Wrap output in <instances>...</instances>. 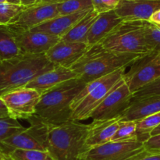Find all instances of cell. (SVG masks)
<instances>
[{"mask_svg":"<svg viewBox=\"0 0 160 160\" xmlns=\"http://www.w3.org/2000/svg\"><path fill=\"white\" fill-rule=\"evenodd\" d=\"M140 56L109 51L97 44L88 48L70 69L76 73L78 79L88 84L120 69L130 67Z\"/></svg>","mask_w":160,"mask_h":160,"instance_id":"obj_1","label":"cell"},{"mask_svg":"<svg viewBox=\"0 0 160 160\" xmlns=\"http://www.w3.org/2000/svg\"><path fill=\"white\" fill-rule=\"evenodd\" d=\"M55 66L45 54H21L0 63V97L20 88L26 87L39 75Z\"/></svg>","mask_w":160,"mask_h":160,"instance_id":"obj_2","label":"cell"},{"mask_svg":"<svg viewBox=\"0 0 160 160\" xmlns=\"http://www.w3.org/2000/svg\"><path fill=\"white\" fill-rule=\"evenodd\" d=\"M78 78L70 80L42 94L35 116L48 124L56 125L70 120L71 103L86 86Z\"/></svg>","mask_w":160,"mask_h":160,"instance_id":"obj_3","label":"cell"},{"mask_svg":"<svg viewBox=\"0 0 160 160\" xmlns=\"http://www.w3.org/2000/svg\"><path fill=\"white\" fill-rule=\"evenodd\" d=\"M46 124L47 147L52 157L55 160H79L84 152L89 124L73 120L61 124Z\"/></svg>","mask_w":160,"mask_h":160,"instance_id":"obj_4","label":"cell"},{"mask_svg":"<svg viewBox=\"0 0 160 160\" xmlns=\"http://www.w3.org/2000/svg\"><path fill=\"white\" fill-rule=\"evenodd\" d=\"M127 68H122L103 78L88 83L71 103L70 120L81 122L91 114L123 79Z\"/></svg>","mask_w":160,"mask_h":160,"instance_id":"obj_5","label":"cell"},{"mask_svg":"<svg viewBox=\"0 0 160 160\" xmlns=\"http://www.w3.org/2000/svg\"><path fill=\"white\" fill-rule=\"evenodd\" d=\"M146 22L142 20H123L98 44L103 48L116 52L138 56L147 54L152 51L145 40V28Z\"/></svg>","mask_w":160,"mask_h":160,"instance_id":"obj_6","label":"cell"},{"mask_svg":"<svg viewBox=\"0 0 160 160\" xmlns=\"http://www.w3.org/2000/svg\"><path fill=\"white\" fill-rule=\"evenodd\" d=\"M28 121L31 123L29 128L0 142V152L7 155L14 150L48 152L46 123L35 116L28 119Z\"/></svg>","mask_w":160,"mask_h":160,"instance_id":"obj_7","label":"cell"},{"mask_svg":"<svg viewBox=\"0 0 160 160\" xmlns=\"http://www.w3.org/2000/svg\"><path fill=\"white\" fill-rule=\"evenodd\" d=\"M160 78V52L152 51L141 56L125 72L123 80L133 95Z\"/></svg>","mask_w":160,"mask_h":160,"instance_id":"obj_8","label":"cell"},{"mask_svg":"<svg viewBox=\"0 0 160 160\" xmlns=\"http://www.w3.org/2000/svg\"><path fill=\"white\" fill-rule=\"evenodd\" d=\"M41 97L42 94L38 91L23 87L2 95L1 98L4 102L11 118L28 120L35 114L36 107Z\"/></svg>","mask_w":160,"mask_h":160,"instance_id":"obj_9","label":"cell"},{"mask_svg":"<svg viewBox=\"0 0 160 160\" xmlns=\"http://www.w3.org/2000/svg\"><path fill=\"white\" fill-rule=\"evenodd\" d=\"M133 97L134 95L123 78L102 102L92 112L90 118L93 120H105L121 117L129 107Z\"/></svg>","mask_w":160,"mask_h":160,"instance_id":"obj_10","label":"cell"},{"mask_svg":"<svg viewBox=\"0 0 160 160\" xmlns=\"http://www.w3.org/2000/svg\"><path fill=\"white\" fill-rule=\"evenodd\" d=\"M144 143L135 142H110L86 150L79 160H128L144 151Z\"/></svg>","mask_w":160,"mask_h":160,"instance_id":"obj_11","label":"cell"},{"mask_svg":"<svg viewBox=\"0 0 160 160\" xmlns=\"http://www.w3.org/2000/svg\"><path fill=\"white\" fill-rule=\"evenodd\" d=\"M7 28L13 33L21 54H45L60 40L57 36L32 30L14 29L8 26Z\"/></svg>","mask_w":160,"mask_h":160,"instance_id":"obj_12","label":"cell"},{"mask_svg":"<svg viewBox=\"0 0 160 160\" xmlns=\"http://www.w3.org/2000/svg\"><path fill=\"white\" fill-rule=\"evenodd\" d=\"M58 3H39L25 8L7 25L9 28L20 30H31L59 16Z\"/></svg>","mask_w":160,"mask_h":160,"instance_id":"obj_13","label":"cell"},{"mask_svg":"<svg viewBox=\"0 0 160 160\" xmlns=\"http://www.w3.org/2000/svg\"><path fill=\"white\" fill-rule=\"evenodd\" d=\"M88 47L81 42H67L59 40L45 56L55 67L71 68L81 56L85 53Z\"/></svg>","mask_w":160,"mask_h":160,"instance_id":"obj_14","label":"cell"},{"mask_svg":"<svg viewBox=\"0 0 160 160\" xmlns=\"http://www.w3.org/2000/svg\"><path fill=\"white\" fill-rule=\"evenodd\" d=\"M159 9L160 0H120L115 11L123 21H148Z\"/></svg>","mask_w":160,"mask_h":160,"instance_id":"obj_15","label":"cell"},{"mask_svg":"<svg viewBox=\"0 0 160 160\" xmlns=\"http://www.w3.org/2000/svg\"><path fill=\"white\" fill-rule=\"evenodd\" d=\"M121 120L122 116L111 120H93L89 124L84 152L110 142L118 129Z\"/></svg>","mask_w":160,"mask_h":160,"instance_id":"obj_16","label":"cell"},{"mask_svg":"<svg viewBox=\"0 0 160 160\" xmlns=\"http://www.w3.org/2000/svg\"><path fill=\"white\" fill-rule=\"evenodd\" d=\"M75 78H78V76L70 68L55 67L34 78L26 87L34 89L42 95L62 83Z\"/></svg>","mask_w":160,"mask_h":160,"instance_id":"obj_17","label":"cell"},{"mask_svg":"<svg viewBox=\"0 0 160 160\" xmlns=\"http://www.w3.org/2000/svg\"><path fill=\"white\" fill-rule=\"evenodd\" d=\"M92 9H87L69 15H59L31 30L61 38L65 35L80 20L85 17Z\"/></svg>","mask_w":160,"mask_h":160,"instance_id":"obj_18","label":"cell"},{"mask_svg":"<svg viewBox=\"0 0 160 160\" xmlns=\"http://www.w3.org/2000/svg\"><path fill=\"white\" fill-rule=\"evenodd\" d=\"M160 112V95L133 98L129 107L122 115V121H138Z\"/></svg>","mask_w":160,"mask_h":160,"instance_id":"obj_19","label":"cell"},{"mask_svg":"<svg viewBox=\"0 0 160 160\" xmlns=\"http://www.w3.org/2000/svg\"><path fill=\"white\" fill-rule=\"evenodd\" d=\"M123 21L115 10L100 13L91 28L87 38L88 48L99 43L117 25Z\"/></svg>","mask_w":160,"mask_h":160,"instance_id":"obj_20","label":"cell"},{"mask_svg":"<svg viewBox=\"0 0 160 160\" xmlns=\"http://www.w3.org/2000/svg\"><path fill=\"white\" fill-rule=\"evenodd\" d=\"M99 14L93 9L81 20H80L65 35L60 38L61 41L67 42L87 43V38L91 28Z\"/></svg>","mask_w":160,"mask_h":160,"instance_id":"obj_21","label":"cell"},{"mask_svg":"<svg viewBox=\"0 0 160 160\" xmlns=\"http://www.w3.org/2000/svg\"><path fill=\"white\" fill-rule=\"evenodd\" d=\"M21 55L13 33L6 25H0V63Z\"/></svg>","mask_w":160,"mask_h":160,"instance_id":"obj_22","label":"cell"},{"mask_svg":"<svg viewBox=\"0 0 160 160\" xmlns=\"http://www.w3.org/2000/svg\"><path fill=\"white\" fill-rule=\"evenodd\" d=\"M138 140L136 121H120L117 132L114 134L111 142H135Z\"/></svg>","mask_w":160,"mask_h":160,"instance_id":"obj_23","label":"cell"},{"mask_svg":"<svg viewBox=\"0 0 160 160\" xmlns=\"http://www.w3.org/2000/svg\"><path fill=\"white\" fill-rule=\"evenodd\" d=\"M137 122V132L138 140L145 143L151 138L152 131L160 125V112L152 114Z\"/></svg>","mask_w":160,"mask_h":160,"instance_id":"obj_24","label":"cell"},{"mask_svg":"<svg viewBox=\"0 0 160 160\" xmlns=\"http://www.w3.org/2000/svg\"><path fill=\"white\" fill-rule=\"evenodd\" d=\"M93 9L92 0H64L58 3L59 15H69Z\"/></svg>","mask_w":160,"mask_h":160,"instance_id":"obj_25","label":"cell"},{"mask_svg":"<svg viewBox=\"0 0 160 160\" xmlns=\"http://www.w3.org/2000/svg\"><path fill=\"white\" fill-rule=\"evenodd\" d=\"M6 156L10 160H55L48 152L39 150H14Z\"/></svg>","mask_w":160,"mask_h":160,"instance_id":"obj_26","label":"cell"},{"mask_svg":"<svg viewBox=\"0 0 160 160\" xmlns=\"http://www.w3.org/2000/svg\"><path fill=\"white\" fill-rule=\"evenodd\" d=\"M25 129L26 128L22 126L17 120L11 117L0 118V142L21 132Z\"/></svg>","mask_w":160,"mask_h":160,"instance_id":"obj_27","label":"cell"},{"mask_svg":"<svg viewBox=\"0 0 160 160\" xmlns=\"http://www.w3.org/2000/svg\"><path fill=\"white\" fill-rule=\"evenodd\" d=\"M147 45L151 51L160 52V25L147 21L145 28Z\"/></svg>","mask_w":160,"mask_h":160,"instance_id":"obj_28","label":"cell"},{"mask_svg":"<svg viewBox=\"0 0 160 160\" xmlns=\"http://www.w3.org/2000/svg\"><path fill=\"white\" fill-rule=\"evenodd\" d=\"M25 7L17 5L4 3L0 4V25H6L10 23Z\"/></svg>","mask_w":160,"mask_h":160,"instance_id":"obj_29","label":"cell"},{"mask_svg":"<svg viewBox=\"0 0 160 160\" xmlns=\"http://www.w3.org/2000/svg\"><path fill=\"white\" fill-rule=\"evenodd\" d=\"M151 95H160V78L136 92L133 98H142Z\"/></svg>","mask_w":160,"mask_h":160,"instance_id":"obj_30","label":"cell"},{"mask_svg":"<svg viewBox=\"0 0 160 160\" xmlns=\"http://www.w3.org/2000/svg\"><path fill=\"white\" fill-rule=\"evenodd\" d=\"M144 148L146 152L152 154H160V134L148 138L144 143Z\"/></svg>","mask_w":160,"mask_h":160,"instance_id":"obj_31","label":"cell"},{"mask_svg":"<svg viewBox=\"0 0 160 160\" xmlns=\"http://www.w3.org/2000/svg\"><path fill=\"white\" fill-rule=\"evenodd\" d=\"M128 160H160V154H152L144 150Z\"/></svg>","mask_w":160,"mask_h":160,"instance_id":"obj_32","label":"cell"},{"mask_svg":"<svg viewBox=\"0 0 160 160\" xmlns=\"http://www.w3.org/2000/svg\"><path fill=\"white\" fill-rule=\"evenodd\" d=\"M92 6H93V9L95 12H98V14L102 13V12H108L106 8L103 5L102 1V0H92Z\"/></svg>","mask_w":160,"mask_h":160,"instance_id":"obj_33","label":"cell"},{"mask_svg":"<svg viewBox=\"0 0 160 160\" xmlns=\"http://www.w3.org/2000/svg\"><path fill=\"white\" fill-rule=\"evenodd\" d=\"M102 1L108 11L115 10L120 2V0H102Z\"/></svg>","mask_w":160,"mask_h":160,"instance_id":"obj_34","label":"cell"},{"mask_svg":"<svg viewBox=\"0 0 160 160\" xmlns=\"http://www.w3.org/2000/svg\"><path fill=\"white\" fill-rule=\"evenodd\" d=\"M8 117H10L8 109L5 105L4 102L0 97V118H8Z\"/></svg>","mask_w":160,"mask_h":160,"instance_id":"obj_35","label":"cell"},{"mask_svg":"<svg viewBox=\"0 0 160 160\" xmlns=\"http://www.w3.org/2000/svg\"><path fill=\"white\" fill-rule=\"evenodd\" d=\"M20 2H21L20 5L25 8L31 7V6L42 3V0H20Z\"/></svg>","mask_w":160,"mask_h":160,"instance_id":"obj_36","label":"cell"},{"mask_svg":"<svg viewBox=\"0 0 160 160\" xmlns=\"http://www.w3.org/2000/svg\"><path fill=\"white\" fill-rule=\"evenodd\" d=\"M148 22H150L152 23H154V24L160 25V9L157 10L156 12H154L152 15Z\"/></svg>","mask_w":160,"mask_h":160,"instance_id":"obj_37","label":"cell"},{"mask_svg":"<svg viewBox=\"0 0 160 160\" xmlns=\"http://www.w3.org/2000/svg\"><path fill=\"white\" fill-rule=\"evenodd\" d=\"M158 134H160V125L159 126H158L157 128H155V129L152 131L151 134H150V135H151V137H152V136L158 135Z\"/></svg>","mask_w":160,"mask_h":160,"instance_id":"obj_38","label":"cell"},{"mask_svg":"<svg viewBox=\"0 0 160 160\" xmlns=\"http://www.w3.org/2000/svg\"><path fill=\"white\" fill-rule=\"evenodd\" d=\"M20 0H7V2L9 4H12V5H17V6H21L20 5Z\"/></svg>","mask_w":160,"mask_h":160,"instance_id":"obj_39","label":"cell"},{"mask_svg":"<svg viewBox=\"0 0 160 160\" xmlns=\"http://www.w3.org/2000/svg\"><path fill=\"white\" fill-rule=\"evenodd\" d=\"M64 0H42V3H51V2H60Z\"/></svg>","mask_w":160,"mask_h":160,"instance_id":"obj_40","label":"cell"},{"mask_svg":"<svg viewBox=\"0 0 160 160\" xmlns=\"http://www.w3.org/2000/svg\"><path fill=\"white\" fill-rule=\"evenodd\" d=\"M0 160H8L6 158V155H4L3 153L0 152Z\"/></svg>","mask_w":160,"mask_h":160,"instance_id":"obj_41","label":"cell"},{"mask_svg":"<svg viewBox=\"0 0 160 160\" xmlns=\"http://www.w3.org/2000/svg\"><path fill=\"white\" fill-rule=\"evenodd\" d=\"M7 2V0H0V4H4Z\"/></svg>","mask_w":160,"mask_h":160,"instance_id":"obj_42","label":"cell"},{"mask_svg":"<svg viewBox=\"0 0 160 160\" xmlns=\"http://www.w3.org/2000/svg\"><path fill=\"white\" fill-rule=\"evenodd\" d=\"M4 155H5V154H4ZM6 158H7V159H8V160H10V159H9V158H8V157H7V156H6Z\"/></svg>","mask_w":160,"mask_h":160,"instance_id":"obj_43","label":"cell"}]
</instances>
